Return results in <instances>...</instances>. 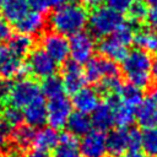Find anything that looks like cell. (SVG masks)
I'll return each instance as SVG.
<instances>
[{
  "instance_id": "obj_43",
  "label": "cell",
  "mask_w": 157,
  "mask_h": 157,
  "mask_svg": "<svg viewBox=\"0 0 157 157\" xmlns=\"http://www.w3.org/2000/svg\"><path fill=\"white\" fill-rule=\"evenodd\" d=\"M148 98H151L152 101H155L157 103V86H155V87L151 88V91L148 93Z\"/></svg>"
},
{
  "instance_id": "obj_18",
  "label": "cell",
  "mask_w": 157,
  "mask_h": 157,
  "mask_svg": "<svg viewBox=\"0 0 157 157\" xmlns=\"http://www.w3.org/2000/svg\"><path fill=\"white\" fill-rule=\"evenodd\" d=\"M33 38L31 36L23 34V33H16L11 36L7 40V52L10 55H13L16 58L22 59L23 56H27L31 50L33 49Z\"/></svg>"
},
{
  "instance_id": "obj_45",
  "label": "cell",
  "mask_w": 157,
  "mask_h": 157,
  "mask_svg": "<svg viewBox=\"0 0 157 157\" xmlns=\"http://www.w3.org/2000/svg\"><path fill=\"white\" fill-rule=\"evenodd\" d=\"M146 4H147L151 9L157 10V0H146Z\"/></svg>"
},
{
  "instance_id": "obj_48",
  "label": "cell",
  "mask_w": 157,
  "mask_h": 157,
  "mask_svg": "<svg viewBox=\"0 0 157 157\" xmlns=\"http://www.w3.org/2000/svg\"><path fill=\"white\" fill-rule=\"evenodd\" d=\"M69 1H76V0H69Z\"/></svg>"
},
{
  "instance_id": "obj_7",
  "label": "cell",
  "mask_w": 157,
  "mask_h": 157,
  "mask_svg": "<svg viewBox=\"0 0 157 157\" xmlns=\"http://www.w3.org/2000/svg\"><path fill=\"white\" fill-rule=\"evenodd\" d=\"M83 72L87 82L98 83L103 78L119 76V67L115 61L104 56H97L86 63Z\"/></svg>"
},
{
  "instance_id": "obj_44",
  "label": "cell",
  "mask_w": 157,
  "mask_h": 157,
  "mask_svg": "<svg viewBox=\"0 0 157 157\" xmlns=\"http://www.w3.org/2000/svg\"><path fill=\"white\" fill-rule=\"evenodd\" d=\"M151 74H152V77L157 81V61L156 63H153V65H152V71H151Z\"/></svg>"
},
{
  "instance_id": "obj_29",
  "label": "cell",
  "mask_w": 157,
  "mask_h": 157,
  "mask_svg": "<svg viewBox=\"0 0 157 157\" xmlns=\"http://www.w3.org/2000/svg\"><path fill=\"white\" fill-rule=\"evenodd\" d=\"M141 147L148 157H157V128H150L142 131Z\"/></svg>"
},
{
  "instance_id": "obj_32",
  "label": "cell",
  "mask_w": 157,
  "mask_h": 157,
  "mask_svg": "<svg viewBox=\"0 0 157 157\" xmlns=\"http://www.w3.org/2000/svg\"><path fill=\"white\" fill-rule=\"evenodd\" d=\"M120 87H121V82H120L119 76L107 77V78H103L101 82H98V93L109 96L113 93H118Z\"/></svg>"
},
{
  "instance_id": "obj_28",
  "label": "cell",
  "mask_w": 157,
  "mask_h": 157,
  "mask_svg": "<svg viewBox=\"0 0 157 157\" xmlns=\"http://www.w3.org/2000/svg\"><path fill=\"white\" fill-rule=\"evenodd\" d=\"M40 91L48 99L63 96L65 93V90H64L61 77L53 75V76L44 78L42 81V85H40Z\"/></svg>"
},
{
  "instance_id": "obj_34",
  "label": "cell",
  "mask_w": 157,
  "mask_h": 157,
  "mask_svg": "<svg viewBox=\"0 0 157 157\" xmlns=\"http://www.w3.org/2000/svg\"><path fill=\"white\" fill-rule=\"evenodd\" d=\"M126 136H128L129 151H136L141 147V137H142L141 131H139L136 128H129L126 129Z\"/></svg>"
},
{
  "instance_id": "obj_41",
  "label": "cell",
  "mask_w": 157,
  "mask_h": 157,
  "mask_svg": "<svg viewBox=\"0 0 157 157\" xmlns=\"http://www.w3.org/2000/svg\"><path fill=\"white\" fill-rule=\"evenodd\" d=\"M103 1H105V0H82V2L85 4V5H87V6H91V7H97V6H99Z\"/></svg>"
},
{
  "instance_id": "obj_8",
  "label": "cell",
  "mask_w": 157,
  "mask_h": 157,
  "mask_svg": "<svg viewBox=\"0 0 157 157\" xmlns=\"http://www.w3.org/2000/svg\"><path fill=\"white\" fill-rule=\"evenodd\" d=\"M72 113V104L65 94L50 98L47 103V123L50 128L59 130L66 125V121Z\"/></svg>"
},
{
  "instance_id": "obj_17",
  "label": "cell",
  "mask_w": 157,
  "mask_h": 157,
  "mask_svg": "<svg viewBox=\"0 0 157 157\" xmlns=\"http://www.w3.org/2000/svg\"><path fill=\"white\" fill-rule=\"evenodd\" d=\"M26 74H28L26 64L20 58H16L13 55L9 54L0 64V77L5 81L26 77Z\"/></svg>"
},
{
  "instance_id": "obj_40",
  "label": "cell",
  "mask_w": 157,
  "mask_h": 157,
  "mask_svg": "<svg viewBox=\"0 0 157 157\" xmlns=\"http://www.w3.org/2000/svg\"><path fill=\"white\" fill-rule=\"evenodd\" d=\"M121 157H148V156L145 155L144 152L136 150V151H128V152H126L124 156H121Z\"/></svg>"
},
{
  "instance_id": "obj_15",
  "label": "cell",
  "mask_w": 157,
  "mask_h": 157,
  "mask_svg": "<svg viewBox=\"0 0 157 157\" xmlns=\"http://www.w3.org/2000/svg\"><path fill=\"white\" fill-rule=\"evenodd\" d=\"M135 119L144 129L157 128V103L148 97L144 98L135 109Z\"/></svg>"
},
{
  "instance_id": "obj_11",
  "label": "cell",
  "mask_w": 157,
  "mask_h": 157,
  "mask_svg": "<svg viewBox=\"0 0 157 157\" xmlns=\"http://www.w3.org/2000/svg\"><path fill=\"white\" fill-rule=\"evenodd\" d=\"M61 81L66 93L74 94L82 87H85L86 77L83 69L75 61H65L61 69Z\"/></svg>"
},
{
  "instance_id": "obj_9",
  "label": "cell",
  "mask_w": 157,
  "mask_h": 157,
  "mask_svg": "<svg viewBox=\"0 0 157 157\" xmlns=\"http://www.w3.org/2000/svg\"><path fill=\"white\" fill-rule=\"evenodd\" d=\"M42 49L56 63L64 64L69 56V39L54 31L45 32L40 39Z\"/></svg>"
},
{
  "instance_id": "obj_21",
  "label": "cell",
  "mask_w": 157,
  "mask_h": 157,
  "mask_svg": "<svg viewBox=\"0 0 157 157\" xmlns=\"http://www.w3.org/2000/svg\"><path fill=\"white\" fill-rule=\"evenodd\" d=\"M59 134L55 129L53 128H42L36 131L34 139H33V146L36 150L43 151V152H49L53 151L58 142H59Z\"/></svg>"
},
{
  "instance_id": "obj_39",
  "label": "cell",
  "mask_w": 157,
  "mask_h": 157,
  "mask_svg": "<svg viewBox=\"0 0 157 157\" xmlns=\"http://www.w3.org/2000/svg\"><path fill=\"white\" fill-rule=\"evenodd\" d=\"M20 157H49L47 152H43V151H39V150H31V151H27L26 153L21 155Z\"/></svg>"
},
{
  "instance_id": "obj_46",
  "label": "cell",
  "mask_w": 157,
  "mask_h": 157,
  "mask_svg": "<svg viewBox=\"0 0 157 157\" xmlns=\"http://www.w3.org/2000/svg\"><path fill=\"white\" fill-rule=\"evenodd\" d=\"M5 1H6V0H0V6H1V5H2Z\"/></svg>"
},
{
  "instance_id": "obj_31",
  "label": "cell",
  "mask_w": 157,
  "mask_h": 157,
  "mask_svg": "<svg viewBox=\"0 0 157 157\" xmlns=\"http://www.w3.org/2000/svg\"><path fill=\"white\" fill-rule=\"evenodd\" d=\"M1 118L6 121V124L11 128H16L18 125H21L22 120H23V115H22V110L20 108L9 105L5 109L1 110Z\"/></svg>"
},
{
  "instance_id": "obj_33",
  "label": "cell",
  "mask_w": 157,
  "mask_h": 157,
  "mask_svg": "<svg viewBox=\"0 0 157 157\" xmlns=\"http://www.w3.org/2000/svg\"><path fill=\"white\" fill-rule=\"evenodd\" d=\"M27 1L32 10L42 13L48 12L49 10H53L61 4L69 2V0H27Z\"/></svg>"
},
{
  "instance_id": "obj_4",
  "label": "cell",
  "mask_w": 157,
  "mask_h": 157,
  "mask_svg": "<svg viewBox=\"0 0 157 157\" xmlns=\"http://www.w3.org/2000/svg\"><path fill=\"white\" fill-rule=\"evenodd\" d=\"M40 96V85H38L37 81L27 77H21L17 78L16 82L11 83L6 102L12 107L23 109L27 104Z\"/></svg>"
},
{
  "instance_id": "obj_30",
  "label": "cell",
  "mask_w": 157,
  "mask_h": 157,
  "mask_svg": "<svg viewBox=\"0 0 157 157\" xmlns=\"http://www.w3.org/2000/svg\"><path fill=\"white\" fill-rule=\"evenodd\" d=\"M126 13H128V17H129V22H131L134 25H139V23L146 22L148 10H147V6H146L145 2L135 0L129 6Z\"/></svg>"
},
{
  "instance_id": "obj_20",
  "label": "cell",
  "mask_w": 157,
  "mask_h": 157,
  "mask_svg": "<svg viewBox=\"0 0 157 157\" xmlns=\"http://www.w3.org/2000/svg\"><path fill=\"white\" fill-rule=\"evenodd\" d=\"M52 157H83L80 151L76 136L69 132H63L59 136L56 147L53 150Z\"/></svg>"
},
{
  "instance_id": "obj_22",
  "label": "cell",
  "mask_w": 157,
  "mask_h": 157,
  "mask_svg": "<svg viewBox=\"0 0 157 157\" xmlns=\"http://www.w3.org/2000/svg\"><path fill=\"white\" fill-rule=\"evenodd\" d=\"M0 7L5 21L13 25L29 11L27 0H6Z\"/></svg>"
},
{
  "instance_id": "obj_25",
  "label": "cell",
  "mask_w": 157,
  "mask_h": 157,
  "mask_svg": "<svg viewBox=\"0 0 157 157\" xmlns=\"http://www.w3.org/2000/svg\"><path fill=\"white\" fill-rule=\"evenodd\" d=\"M134 43L136 47L148 54L157 53V32L148 28H137Z\"/></svg>"
},
{
  "instance_id": "obj_26",
  "label": "cell",
  "mask_w": 157,
  "mask_h": 157,
  "mask_svg": "<svg viewBox=\"0 0 157 157\" xmlns=\"http://www.w3.org/2000/svg\"><path fill=\"white\" fill-rule=\"evenodd\" d=\"M118 96L120 98V102L128 107H131L134 109H136L139 107V104L144 101V94H142V90L130 85V83H125L121 85L120 90L118 91Z\"/></svg>"
},
{
  "instance_id": "obj_23",
  "label": "cell",
  "mask_w": 157,
  "mask_h": 157,
  "mask_svg": "<svg viewBox=\"0 0 157 157\" xmlns=\"http://www.w3.org/2000/svg\"><path fill=\"white\" fill-rule=\"evenodd\" d=\"M91 114V123L97 130L107 131L114 125V113L107 102L101 103Z\"/></svg>"
},
{
  "instance_id": "obj_47",
  "label": "cell",
  "mask_w": 157,
  "mask_h": 157,
  "mask_svg": "<svg viewBox=\"0 0 157 157\" xmlns=\"http://www.w3.org/2000/svg\"><path fill=\"white\" fill-rule=\"evenodd\" d=\"M1 105H2V104H0V113H1Z\"/></svg>"
},
{
  "instance_id": "obj_16",
  "label": "cell",
  "mask_w": 157,
  "mask_h": 157,
  "mask_svg": "<svg viewBox=\"0 0 157 157\" xmlns=\"http://www.w3.org/2000/svg\"><path fill=\"white\" fill-rule=\"evenodd\" d=\"M129 151L126 129H117L107 135V153L110 157H121Z\"/></svg>"
},
{
  "instance_id": "obj_35",
  "label": "cell",
  "mask_w": 157,
  "mask_h": 157,
  "mask_svg": "<svg viewBox=\"0 0 157 157\" xmlns=\"http://www.w3.org/2000/svg\"><path fill=\"white\" fill-rule=\"evenodd\" d=\"M105 2H107V6H109L110 9L123 13L128 11L132 0H105Z\"/></svg>"
},
{
  "instance_id": "obj_49",
  "label": "cell",
  "mask_w": 157,
  "mask_h": 157,
  "mask_svg": "<svg viewBox=\"0 0 157 157\" xmlns=\"http://www.w3.org/2000/svg\"><path fill=\"white\" fill-rule=\"evenodd\" d=\"M136 1H142V0H136Z\"/></svg>"
},
{
  "instance_id": "obj_12",
  "label": "cell",
  "mask_w": 157,
  "mask_h": 157,
  "mask_svg": "<svg viewBox=\"0 0 157 157\" xmlns=\"http://www.w3.org/2000/svg\"><path fill=\"white\" fill-rule=\"evenodd\" d=\"M71 104L72 107H75L77 112L91 114L101 104V94L94 88L82 87L76 93L72 94Z\"/></svg>"
},
{
  "instance_id": "obj_2",
  "label": "cell",
  "mask_w": 157,
  "mask_h": 157,
  "mask_svg": "<svg viewBox=\"0 0 157 157\" xmlns=\"http://www.w3.org/2000/svg\"><path fill=\"white\" fill-rule=\"evenodd\" d=\"M152 65L153 60L151 54L139 48L128 50L126 55L121 60V70L128 83L140 90L147 88L151 85Z\"/></svg>"
},
{
  "instance_id": "obj_36",
  "label": "cell",
  "mask_w": 157,
  "mask_h": 157,
  "mask_svg": "<svg viewBox=\"0 0 157 157\" xmlns=\"http://www.w3.org/2000/svg\"><path fill=\"white\" fill-rule=\"evenodd\" d=\"M10 136H11V126H9L2 118H0V147H4L7 144Z\"/></svg>"
},
{
  "instance_id": "obj_37",
  "label": "cell",
  "mask_w": 157,
  "mask_h": 157,
  "mask_svg": "<svg viewBox=\"0 0 157 157\" xmlns=\"http://www.w3.org/2000/svg\"><path fill=\"white\" fill-rule=\"evenodd\" d=\"M11 36V27L9 22H6L5 20H0V44L2 42H7Z\"/></svg>"
},
{
  "instance_id": "obj_13",
  "label": "cell",
  "mask_w": 157,
  "mask_h": 157,
  "mask_svg": "<svg viewBox=\"0 0 157 157\" xmlns=\"http://www.w3.org/2000/svg\"><path fill=\"white\" fill-rule=\"evenodd\" d=\"M47 25V20L44 13L29 10L20 21L15 23V27L18 33H23L27 36H38L44 32Z\"/></svg>"
},
{
  "instance_id": "obj_1",
  "label": "cell",
  "mask_w": 157,
  "mask_h": 157,
  "mask_svg": "<svg viewBox=\"0 0 157 157\" xmlns=\"http://www.w3.org/2000/svg\"><path fill=\"white\" fill-rule=\"evenodd\" d=\"M87 9L85 5L76 1H69L53 9L48 18L52 31L65 37H71L83 31L87 26Z\"/></svg>"
},
{
  "instance_id": "obj_38",
  "label": "cell",
  "mask_w": 157,
  "mask_h": 157,
  "mask_svg": "<svg viewBox=\"0 0 157 157\" xmlns=\"http://www.w3.org/2000/svg\"><path fill=\"white\" fill-rule=\"evenodd\" d=\"M146 23L148 25V27L153 31L157 32V10L155 9H151L147 13V17H146Z\"/></svg>"
},
{
  "instance_id": "obj_24",
  "label": "cell",
  "mask_w": 157,
  "mask_h": 157,
  "mask_svg": "<svg viewBox=\"0 0 157 157\" xmlns=\"http://www.w3.org/2000/svg\"><path fill=\"white\" fill-rule=\"evenodd\" d=\"M67 128V132L74 135V136H83L85 134H87L91 130L92 123H91V118L88 117V114L81 113V112H72L66 121Z\"/></svg>"
},
{
  "instance_id": "obj_42",
  "label": "cell",
  "mask_w": 157,
  "mask_h": 157,
  "mask_svg": "<svg viewBox=\"0 0 157 157\" xmlns=\"http://www.w3.org/2000/svg\"><path fill=\"white\" fill-rule=\"evenodd\" d=\"M9 55V52H7V48L6 47H4V45H1L0 44V64L5 60V58Z\"/></svg>"
},
{
  "instance_id": "obj_5",
  "label": "cell",
  "mask_w": 157,
  "mask_h": 157,
  "mask_svg": "<svg viewBox=\"0 0 157 157\" xmlns=\"http://www.w3.org/2000/svg\"><path fill=\"white\" fill-rule=\"evenodd\" d=\"M96 40L94 37L86 31H81L69 39V55L71 56V60L83 65L88 60L93 58V54L96 52Z\"/></svg>"
},
{
  "instance_id": "obj_14",
  "label": "cell",
  "mask_w": 157,
  "mask_h": 157,
  "mask_svg": "<svg viewBox=\"0 0 157 157\" xmlns=\"http://www.w3.org/2000/svg\"><path fill=\"white\" fill-rule=\"evenodd\" d=\"M23 120L32 128L43 126L47 123V103L43 96L36 98L22 110Z\"/></svg>"
},
{
  "instance_id": "obj_3",
  "label": "cell",
  "mask_w": 157,
  "mask_h": 157,
  "mask_svg": "<svg viewBox=\"0 0 157 157\" xmlns=\"http://www.w3.org/2000/svg\"><path fill=\"white\" fill-rule=\"evenodd\" d=\"M124 23V17L120 12L109 6H97L88 16V32L94 38H104L110 36L118 27Z\"/></svg>"
},
{
  "instance_id": "obj_10",
  "label": "cell",
  "mask_w": 157,
  "mask_h": 157,
  "mask_svg": "<svg viewBox=\"0 0 157 157\" xmlns=\"http://www.w3.org/2000/svg\"><path fill=\"white\" fill-rule=\"evenodd\" d=\"M78 147L83 157H105L107 135L104 131L91 129L81 137Z\"/></svg>"
},
{
  "instance_id": "obj_27",
  "label": "cell",
  "mask_w": 157,
  "mask_h": 157,
  "mask_svg": "<svg viewBox=\"0 0 157 157\" xmlns=\"http://www.w3.org/2000/svg\"><path fill=\"white\" fill-rule=\"evenodd\" d=\"M34 134L36 130L34 128L27 125V124H21L18 126H16L13 129V131H11V139L15 142V145L18 148H27L28 146H31L33 144V139H34Z\"/></svg>"
},
{
  "instance_id": "obj_19",
  "label": "cell",
  "mask_w": 157,
  "mask_h": 157,
  "mask_svg": "<svg viewBox=\"0 0 157 157\" xmlns=\"http://www.w3.org/2000/svg\"><path fill=\"white\" fill-rule=\"evenodd\" d=\"M98 52L102 54V56L117 63L124 59L128 53V48L120 44L113 36H108L101 39L98 44Z\"/></svg>"
},
{
  "instance_id": "obj_6",
  "label": "cell",
  "mask_w": 157,
  "mask_h": 157,
  "mask_svg": "<svg viewBox=\"0 0 157 157\" xmlns=\"http://www.w3.org/2000/svg\"><path fill=\"white\" fill-rule=\"evenodd\" d=\"M25 64L27 72L37 78L44 80L56 72V63L42 48H33Z\"/></svg>"
}]
</instances>
